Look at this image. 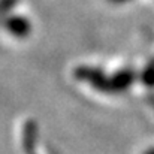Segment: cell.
I'll list each match as a JSON object with an SVG mask.
<instances>
[{"mask_svg": "<svg viewBox=\"0 0 154 154\" xmlns=\"http://www.w3.org/2000/svg\"><path fill=\"white\" fill-rule=\"evenodd\" d=\"M17 3L18 0H0V21L2 23L9 17V14L12 12Z\"/></svg>", "mask_w": 154, "mask_h": 154, "instance_id": "obj_2", "label": "cell"}, {"mask_svg": "<svg viewBox=\"0 0 154 154\" xmlns=\"http://www.w3.org/2000/svg\"><path fill=\"white\" fill-rule=\"evenodd\" d=\"M111 2H114V3H123V2H127V0H111Z\"/></svg>", "mask_w": 154, "mask_h": 154, "instance_id": "obj_3", "label": "cell"}, {"mask_svg": "<svg viewBox=\"0 0 154 154\" xmlns=\"http://www.w3.org/2000/svg\"><path fill=\"white\" fill-rule=\"evenodd\" d=\"M3 26L6 27V30L11 35H14L17 38H27L32 32L30 21L26 17H21V15H9L3 21Z\"/></svg>", "mask_w": 154, "mask_h": 154, "instance_id": "obj_1", "label": "cell"}]
</instances>
